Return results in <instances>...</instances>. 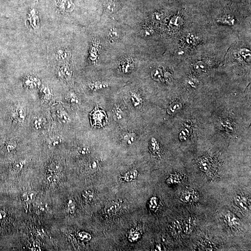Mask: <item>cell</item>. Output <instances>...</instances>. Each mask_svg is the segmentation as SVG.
<instances>
[{
    "label": "cell",
    "instance_id": "obj_1",
    "mask_svg": "<svg viewBox=\"0 0 251 251\" xmlns=\"http://www.w3.org/2000/svg\"><path fill=\"white\" fill-rule=\"evenodd\" d=\"M91 124L93 126L102 127L108 121V117L104 111L97 106L90 114Z\"/></svg>",
    "mask_w": 251,
    "mask_h": 251
},
{
    "label": "cell",
    "instance_id": "obj_2",
    "mask_svg": "<svg viewBox=\"0 0 251 251\" xmlns=\"http://www.w3.org/2000/svg\"><path fill=\"white\" fill-rule=\"evenodd\" d=\"M197 194L193 189H188L184 191L180 196V200L185 203L194 202L198 200Z\"/></svg>",
    "mask_w": 251,
    "mask_h": 251
},
{
    "label": "cell",
    "instance_id": "obj_3",
    "mask_svg": "<svg viewBox=\"0 0 251 251\" xmlns=\"http://www.w3.org/2000/svg\"><path fill=\"white\" fill-rule=\"evenodd\" d=\"M58 75L63 80H68L72 76V72L68 67L63 66L57 70Z\"/></svg>",
    "mask_w": 251,
    "mask_h": 251
},
{
    "label": "cell",
    "instance_id": "obj_4",
    "mask_svg": "<svg viewBox=\"0 0 251 251\" xmlns=\"http://www.w3.org/2000/svg\"><path fill=\"white\" fill-rule=\"evenodd\" d=\"M61 10L71 11L73 10L74 5L70 0H61L58 4Z\"/></svg>",
    "mask_w": 251,
    "mask_h": 251
},
{
    "label": "cell",
    "instance_id": "obj_5",
    "mask_svg": "<svg viewBox=\"0 0 251 251\" xmlns=\"http://www.w3.org/2000/svg\"><path fill=\"white\" fill-rule=\"evenodd\" d=\"M26 113L24 108L19 107L14 110L13 116L20 123L24 122L26 118Z\"/></svg>",
    "mask_w": 251,
    "mask_h": 251
},
{
    "label": "cell",
    "instance_id": "obj_6",
    "mask_svg": "<svg viewBox=\"0 0 251 251\" xmlns=\"http://www.w3.org/2000/svg\"><path fill=\"white\" fill-rule=\"evenodd\" d=\"M24 84L28 88H33L40 85V81L37 78L31 76L25 79Z\"/></svg>",
    "mask_w": 251,
    "mask_h": 251
},
{
    "label": "cell",
    "instance_id": "obj_7",
    "mask_svg": "<svg viewBox=\"0 0 251 251\" xmlns=\"http://www.w3.org/2000/svg\"><path fill=\"white\" fill-rule=\"evenodd\" d=\"M194 220L191 218L186 219L182 223V230L186 233H189L191 232L194 227Z\"/></svg>",
    "mask_w": 251,
    "mask_h": 251
},
{
    "label": "cell",
    "instance_id": "obj_8",
    "mask_svg": "<svg viewBox=\"0 0 251 251\" xmlns=\"http://www.w3.org/2000/svg\"><path fill=\"white\" fill-rule=\"evenodd\" d=\"M182 104L179 101H174L171 103L167 109V112L169 115H173L178 111L182 108Z\"/></svg>",
    "mask_w": 251,
    "mask_h": 251
},
{
    "label": "cell",
    "instance_id": "obj_9",
    "mask_svg": "<svg viewBox=\"0 0 251 251\" xmlns=\"http://www.w3.org/2000/svg\"><path fill=\"white\" fill-rule=\"evenodd\" d=\"M234 201L236 204L241 209L246 210L247 208V200L244 197L237 195L235 197Z\"/></svg>",
    "mask_w": 251,
    "mask_h": 251
},
{
    "label": "cell",
    "instance_id": "obj_10",
    "mask_svg": "<svg viewBox=\"0 0 251 251\" xmlns=\"http://www.w3.org/2000/svg\"><path fill=\"white\" fill-rule=\"evenodd\" d=\"M118 3L115 0H109L105 5L106 11L109 13H113L117 10Z\"/></svg>",
    "mask_w": 251,
    "mask_h": 251
},
{
    "label": "cell",
    "instance_id": "obj_11",
    "mask_svg": "<svg viewBox=\"0 0 251 251\" xmlns=\"http://www.w3.org/2000/svg\"><path fill=\"white\" fill-rule=\"evenodd\" d=\"M70 54L68 51L65 50H60L57 51L56 57L57 60L61 61H65L69 58Z\"/></svg>",
    "mask_w": 251,
    "mask_h": 251
},
{
    "label": "cell",
    "instance_id": "obj_12",
    "mask_svg": "<svg viewBox=\"0 0 251 251\" xmlns=\"http://www.w3.org/2000/svg\"><path fill=\"white\" fill-rule=\"evenodd\" d=\"M226 220L228 224L231 226H238L239 224V220L235 217V215L232 214L231 213H228L226 216Z\"/></svg>",
    "mask_w": 251,
    "mask_h": 251
},
{
    "label": "cell",
    "instance_id": "obj_13",
    "mask_svg": "<svg viewBox=\"0 0 251 251\" xmlns=\"http://www.w3.org/2000/svg\"><path fill=\"white\" fill-rule=\"evenodd\" d=\"M119 33L116 29H110L108 33V39L110 41L113 42L117 40L119 38Z\"/></svg>",
    "mask_w": 251,
    "mask_h": 251
},
{
    "label": "cell",
    "instance_id": "obj_14",
    "mask_svg": "<svg viewBox=\"0 0 251 251\" xmlns=\"http://www.w3.org/2000/svg\"><path fill=\"white\" fill-rule=\"evenodd\" d=\"M67 100L70 104L73 105H78L80 103V100L74 93H69L67 97Z\"/></svg>",
    "mask_w": 251,
    "mask_h": 251
},
{
    "label": "cell",
    "instance_id": "obj_15",
    "mask_svg": "<svg viewBox=\"0 0 251 251\" xmlns=\"http://www.w3.org/2000/svg\"><path fill=\"white\" fill-rule=\"evenodd\" d=\"M172 232L175 235H179L182 232V226L179 221H176L171 226Z\"/></svg>",
    "mask_w": 251,
    "mask_h": 251
},
{
    "label": "cell",
    "instance_id": "obj_16",
    "mask_svg": "<svg viewBox=\"0 0 251 251\" xmlns=\"http://www.w3.org/2000/svg\"><path fill=\"white\" fill-rule=\"evenodd\" d=\"M218 22L222 24H227V25H232L234 24V19L231 15H227L222 16L218 19Z\"/></svg>",
    "mask_w": 251,
    "mask_h": 251
},
{
    "label": "cell",
    "instance_id": "obj_17",
    "mask_svg": "<svg viewBox=\"0 0 251 251\" xmlns=\"http://www.w3.org/2000/svg\"><path fill=\"white\" fill-rule=\"evenodd\" d=\"M138 174L137 171L133 169L125 174L124 179L125 181L127 182L131 181L137 177Z\"/></svg>",
    "mask_w": 251,
    "mask_h": 251
},
{
    "label": "cell",
    "instance_id": "obj_18",
    "mask_svg": "<svg viewBox=\"0 0 251 251\" xmlns=\"http://www.w3.org/2000/svg\"><path fill=\"white\" fill-rule=\"evenodd\" d=\"M108 84L103 82H95L90 85V87L93 90H98L108 87Z\"/></svg>",
    "mask_w": 251,
    "mask_h": 251
},
{
    "label": "cell",
    "instance_id": "obj_19",
    "mask_svg": "<svg viewBox=\"0 0 251 251\" xmlns=\"http://www.w3.org/2000/svg\"><path fill=\"white\" fill-rule=\"evenodd\" d=\"M46 120L42 117H37L34 120V125L36 129H39L43 128L45 125Z\"/></svg>",
    "mask_w": 251,
    "mask_h": 251
},
{
    "label": "cell",
    "instance_id": "obj_20",
    "mask_svg": "<svg viewBox=\"0 0 251 251\" xmlns=\"http://www.w3.org/2000/svg\"><path fill=\"white\" fill-rule=\"evenodd\" d=\"M194 68H195V70H196L197 72L201 73V72H205L207 68V66L205 63L200 61V62H196L195 64L194 65Z\"/></svg>",
    "mask_w": 251,
    "mask_h": 251
},
{
    "label": "cell",
    "instance_id": "obj_21",
    "mask_svg": "<svg viewBox=\"0 0 251 251\" xmlns=\"http://www.w3.org/2000/svg\"><path fill=\"white\" fill-rule=\"evenodd\" d=\"M181 178L179 176L172 175L167 179V182L168 184H170V185L177 184V183H180L181 181Z\"/></svg>",
    "mask_w": 251,
    "mask_h": 251
},
{
    "label": "cell",
    "instance_id": "obj_22",
    "mask_svg": "<svg viewBox=\"0 0 251 251\" xmlns=\"http://www.w3.org/2000/svg\"><path fill=\"white\" fill-rule=\"evenodd\" d=\"M136 135L135 133H127L124 136V140L127 144H131L136 140Z\"/></svg>",
    "mask_w": 251,
    "mask_h": 251
},
{
    "label": "cell",
    "instance_id": "obj_23",
    "mask_svg": "<svg viewBox=\"0 0 251 251\" xmlns=\"http://www.w3.org/2000/svg\"><path fill=\"white\" fill-rule=\"evenodd\" d=\"M41 93L42 99L44 100H50L52 95L50 89L47 87H44L41 89Z\"/></svg>",
    "mask_w": 251,
    "mask_h": 251
},
{
    "label": "cell",
    "instance_id": "obj_24",
    "mask_svg": "<svg viewBox=\"0 0 251 251\" xmlns=\"http://www.w3.org/2000/svg\"><path fill=\"white\" fill-rule=\"evenodd\" d=\"M152 77L154 80L159 81L161 80L163 77V71L160 68H156L153 70L152 73Z\"/></svg>",
    "mask_w": 251,
    "mask_h": 251
},
{
    "label": "cell",
    "instance_id": "obj_25",
    "mask_svg": "<svg viewBox=\"0 0 251 251\" xmlns=\"http://www.w3.org/2000/svg\"><path fill=\"white\" fill-rule=\"evenodd\" d=\"M59 113L58 118L61 122L63 123H66V122H68L69 121V117L67 116V114L64 112L61 111Z\"/></svg>",
    "mask_w": 251,
    "mask_h": 251
},
{
    "label": "cell",
    "instance_id": "obj_26",
    "mask_svg": "<svg viewBox=\"0 0 251 251\" xmlns=\"http://www.w3.org/2000/svg\"><path fill=\"white\" fill-rule=\"evenodd\" d=\"M79 236L81 240L84 241H88L90 240L91 236L89 233L86 232H81L79 233Z\"/></svg>",
    "mask_w": 251,
    "mask_h": 251
},
{
    "label": "cell",
    "instance_id": "obj_27",
    "mask_svg": "<svg viewBox=\"0 0 251 251\" xmlns=\"http://www.w3.org/2000/svg\"><path fill=\"white\" fill-rule=\"evenodd\" d=\"M131 99H132L133 103H134L135 106H138L142 102L141 98L135 93H132V95H131Z\"/></svg>",
    "mask_w": 251,
    "mask_h": 251
},
{
    "label": "cell",
    "instance_id": "obj_28",
    "mask_svg": "<svg viewBox=\"0 0 251 251\" xmlns=\"http://www.w3.org/2000/svg\"><path fill=\"white\" fill-rule=\"evenodd\" d=\"M114 112L115 117L118 120L121 119L122 118L123 113L120 108L119 107H116L114 110Z\"/></svg>",
    "mask_w": 251,
    "mask_h": 251
},
{
    "label": "cell",
    "instance_id": "obj_29",
    "mask_svg": "<svg viewBox=\"0 0 251 251\" xmlns=\"http://www.w3.org/2000/svg\"><path fill=\"white\" fill-rule=\"evenodd\" d=\"M141 235L138 232H134L130 234L129 236V239L130 241H135L137 240L140 238Z\"/></svg>",
    "mask_w": 251,
    "mask_h": 251
},
{
    "label": "cell",
    "instance_id": "obj_30",
    "mask_svg": "<svg viewBox=\"0 0 251 251\" xmlns=\"http://www.w3.org/2000/svg\"><path fill=\"white\" fill-rule=\"evenodd\" d=\"M200 168H201L203 171L206 172L207 171L209 170L210 165H209V163L207 161H205V160L202 161L200 163Z\"/></svg>",
    "mask_w": 251,
    "mask_h": 251
},
{
    "label": "cell",
    "instance_id": "obj_31",
    "mask_svg": "<svg viewBox=\"0 0 251 251\" xmlns=\"http://www.w3.org/2000/svg\"><path fill=\"white\" fill-rule=\"evenodd\" d=\"M158 206V200L156 198L153 197L151 199L150 201V207L151 209H155Z\"/></svg>",
    "mask_w": 251,
    "mask_h": 251
},
{
    "label": "cell",
    "instance_id": "obj_32",
    "mask_svg": "<svg viewBox=\"0 0 251 251\" xmlns=\"http://www.w3.org/2000/svg\"><path fill=\"white\" fill-rule=\"evenodd\" d=\"M117 205V204H113L111 205L110 206H109V207H108V209H107L108 213H115L118 210Z\"/></svg>",
    "mask_w": 251,
    "mask_h": 251
},
{
    "label": "cell",
    "instance_id": "obj_33",
    "mask_svg": "<svg viewBox=\"0 0 251 251\" xmlns=\"http://www.w3.org/2000/svg\"><path fill=\"white\" fill-rule=\"evenodd\" d=\"M189 136V131H188V129L185 128V129H184V130L181 131L180 134V137H182V139H181V140H185L187 139V137H188Z\"/></svg>",
    "mask_w": 251,
    "mask_h": 251
},
{
    "label": "cell",
    "instance_id": "obj_34",
    "mask_svg": "<svg viewBox=\"0 0 251 251\" xmlns=\"http://www.w3.org/2000/svg\"><path fill=\"white\" fill-rule=\"evenodd\" d=\"M151 150L152 151L154 152L158 150V146L157 144V142H156V140L155 139H152V141L151 143Z\"/></svg>",
    "mask_w": 251,
    "mask_h": 251
},
{
    "label": "cell",
    "instance_id": "obj_35",
    "mask_svg": "<svg viewBox=\"0 0 251 251\" xmlns=\"http://www.w3.org/2000/svg\"><path fill=\"white\" fill-rule=\"evenodd\" d=\"M88 148H86V147H82L79 149V152L81 154H85L88 153Z\"/></svg>",
    "mask_w": 251,
    "mask_h": 251
},
{
    "label": "cell",
    "instance_id": "obj_36",
    "mask_svg": "<svg viewBox=\"0 0 251 251\" xmlns=\"http://www.w3.org/2000/svg\"><path fill=\"white\" fill-rule=\"evenodd\" d=\"M5 216V213L4 212L0 211V220L4 218Z\"/></svg>",
    "mask_w": 251,
    "mask_h": 251
}]
</instances>
